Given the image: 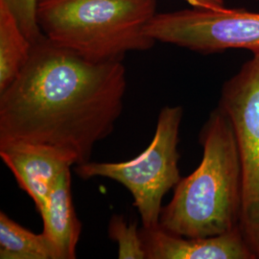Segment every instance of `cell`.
Instances as JSON below:
<instances>
[{
	"mask_svg": "<svg viewBox=\"0 0 259 259\" xmlns=\"http://www.w3.org/2000/svg\"><path fill=\"white\" fill-rule=\"evenodd\" d=\"M122 61L94 62L45 35L17 79L0 93V143L47 146L74 165L91 161L123 110Z\"/></svg>",
	"mask_w": 259,
	"mask_h": 259,
	"instance_id": "6da1fadb",
	"label": "cell"
},
{
	"mask_svg": "<svg viewBox=\"0 0 259 259\" xmlns=\"http://www.w3.org/2000/svg\"><path fill=\"white\" fill-rule=\"evenodd\" d=\"M203 156L194 171L174 188L162 207L159 227L185 237L201 238L231 232L240 224L243 181L232 124L219 108L200 134Z\"/></svg>",
	"mask_w": 259,
	"mask_h": 259,
	"instance_id": "7a4b0ae2",
	"label": "cell"
},
{
	"mask_svg": "<svg viewBox=\"0 0 259 259\" xmlns=\"http://www.w3.org/2000/svg\"><path fill=\"white\" fill-rule=\"evenodd\" d=\"M156 6V0H37V24L51 41L91 61H122L155 45L145 28Z\"/></svg>",
	"mask_w": 259,
	"mask_h": 259,
	"instance_id": "3957f363",
	"label": "cell"
},
{
	"mask_svg": "<svg viewBox=\"0 0 259 259\" xmlns=\"http://www.w3.org/2000/svg\"><path fill=\"white\" fill-rule=\"evenodd\" d=\"M184 110L166 106L158 114L154 138L138 157L121 162H92L75 165L76 174L83 180L106 178L129 190L139 210L142 227L159 226L162 200L181 181L178 151Z\"/></svg>",
	"mask_w": 259,
	"mask_h": 259,
	"instance_id": "277c9868",
	"label": "cell"
},
{
	"mask_svg": "<svg viewBox=\"0 0 259 259\" xmlns=\"http://www.w3.org/2000/svg\"><path fill=\"white\" fill-rule=\"evenodd\" d=\"M223 84L218 108L232 124L240 158L241 232L259 259V51Z\"/></svg>",
	"mask_w": 259,
	"mask_h": 259,
	"instance_id": "5b68a950",
	"label": "cell"
},
{
	"mask_svg": "<svg viewBox=\"0 0 259 259\" xmlns=\"http://www.w3.org/2000/svg\"><path fill=\"white\" fill-rule=\"evenodd\" d=\"M145 34L202 54L229 49L259 51V13L245 9L195 8L156 14Z\"/></svg>",
	"mask_w": 259,
	"mask_h": 259,
	"instance_id": "8992f818",
	"label": "cell"
},
{
	"mask_svg": "<svg viewBox=\"0 0 259 259\" xmlns=\"http://www.w3.org/2000/svg\"><path fill=\"white\" fill-rule=\"evenodd\" d=\"M146 259H256L240 226L222 234L191 238L157 228L140 230Z\"/></svg>",
	"mask_w": 259,
	"mask_h": 259,
	"instance_id": "52a82bcc",
	"label": "cell"
},
{
	"mask_svg": "<svg viewBox=\"0 0 259 259\" xmlns=\"http://www.w3.org/2000/svg\"><path fill=\"white\" fill-rule=\"evenodd\" d=\"M0 157L37 211L59 177L74 165L69 157L54 149L22 141L0 143Z\"/></svg>",
	"mask_w": 259,
	"mask_h": 259,
	"instance_id": "ba28073f",
	"label": "cell"
},
{
	"mask_svg": "<svg viewBox=\"0 0 259 259\" xmlns=\"http://www.w3.org/2000/svg\"><path fill=\"white\" fill-rule=\"evenodd\" d=\"M38 212L54 259H74L82 224L76 215L72 199L71 168L59 177Z\"/></svg>",
	"mask_w": 259,
	"mask_h": 259,
	"instance_id": "9c48e42d",
	"label": "cell"
},
{
	"mask_svg": "<svg viewBox=\"0 0 259 259\" xmlns=\"http://www.w3.org/2000/svg\"><path fill=\"white\" fill-rule=\"evenodd\" d=\"M32 46L14 13L0 0V93L17 79L27 64Z\"/></svg>",
	"mask_w": 259,
	"mask_h": 259,
	"instance_id": "30bf717a",
	"label": "cell"
},
{
	"mask_svg": "<svg viewBox=\"0 0 259 259\" xmlns=\"http://www.w3.org/2000/svg\"><path fill=\"white\" fill-rule=\"evenodd\" d=\"M0 258L54 259V255L44 232L36 234L1 211Z\"/></svg>",
	"mask_w": 259,
	"mask_h": 259,
	"instance_id": "8fae6325",
	"label": "cell"
},
{
	"mask_svg": "<svg viewBox=\"0 0 259 259\" xmlns=\"http://www.w3.org/2000/svg\"><path fill=\"white\" fill-rule=\"evenodd\" d=\"M109 236L117 243L118 258L146 259L138 223H127L122 215H113L109 224Z\"/></svg>",
	"mask_w": 259,
	"mask_h": 259,
	"instance_id": "7c38bea8",
	"label": "cell"
},
{
	"mask_svg": "<svg viewBox=\"0 0 259 259\" xmlns=\"http://www.w3.org/2000/svg\"><path fill=\"white\" fill-rule=\"evenodd\" d=\"M14 13L24 34L33 42L44 36L37 24V0H1Z\"/></svg>",
	"mask_w": 259,
	"mask_h": 259,
	"instance_id": "4fadbf2b",
	"label": "cell"
},
{
	"mask_svg": "<svg viewBox=\"0 0 259 259\" xmlns=\"http://www.w3.org/2000/svg\"><path fill=\"white\" fill-rule=\"evenodd\" d=\"M195 8L218 10L225 8L224 0H184Z\"/></svg>",
	"mask_w": 259,
	"mask_h": 259,
	"instance_id": "5bb4252c",
	"label": "cell"
}]
</instances>
